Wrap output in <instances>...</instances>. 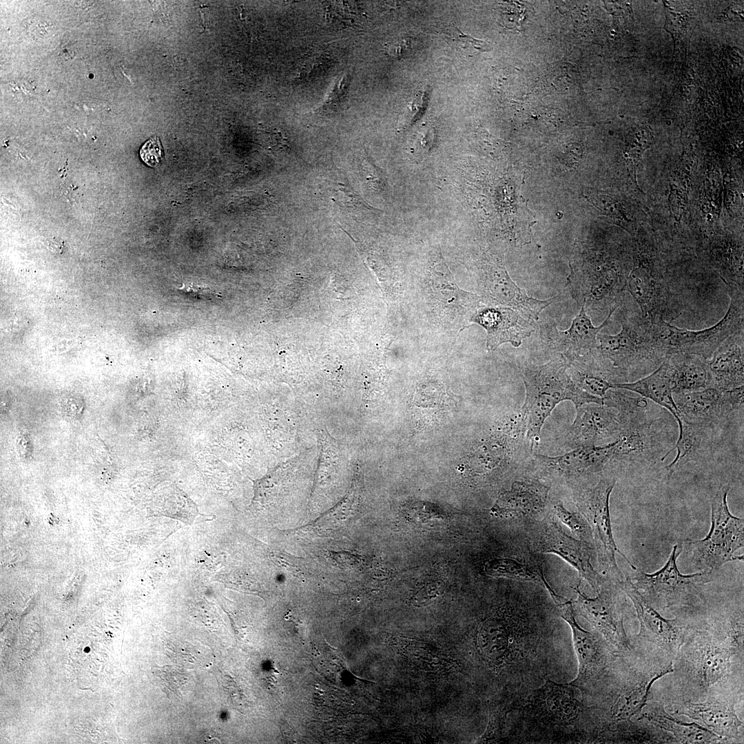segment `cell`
Returning <instances> with one entry per match:
<instances>
[{"instance_id": "obj_1", "label": "cell", "mask_w": 744, "mask_h": 744, "mask_svg": "<svg viewBox=\"0 0 744 744\" xmlns=\"http://www.w3.org/2000/svg\"><path fill=\"white\" fill-rule=\"evenodd\" d=\"M510 736L519 743H592L590 707L570 682L546 680L515 703Z\"/></svg>"}, {"instance_id": "obj_2", "label": "cell", "mask_w": 744, "mask_h": 744, "mask_svg": "<svg viewBox=\"0 0 744 744\" xmlns=\"http://www.w3.org/2000/svg\"><path fill=\"white\" fill-rule=\"evenodd\" d=\"M569 363L561 353L541 365L527 364L521 371L526 397L521 414L526 422V440L532 448L541 434L546 420L564 400L575 407L586 404H604L603 398L579 388L568 372Z\"/></svg>"}, {"instance_id": "obj_3", "label": "cell", "mask_w": 744, "mask_h": 744, "mask_svg": "<svg viewBox=\"0 0 744 744\" xmlns=\"http://www.w3.org/2000/svg\"><path fill=\"white\" fill-rule=\"evenodd\" d=\"M560 617L570 628L574 652L578 664L575 677L570 682L580 692L588 705H593L622 680L626 672L617 654L596 632L579 626L571 601L561 597L554 603Z\"/></svg>"}, {"instance_id": "obj_4", "label": "cell", "mask_w": 744, "mask_h": 744, "mask_svg": "<svg viewBox=\"0 0 744 744\" xmlns=\"http://www.w3.org/2000/svg\"><path fill=\"white\" fill-rule=\"evenodd\" d=\"M604 404L617 409L622 422V431L615 440L610 463L623 465L654 462L664 451V443L659 424L648 417L647 401L610 389Z\"/></svg>"}, {"instance_id": "obj_5", "label": "cell", "mask_w": 744, "mask_h": 744, "mask_svg": "<svg viewBox=\"0 0 744 744\" xmlns=\"http://www.w3.org/2000/svg\"><path fill=\"white\" fill-rule=\"evenodd\" d=\"M731 302L723 318L711 327L691 331L679 328L663 316L649 321L654 338L665 358L677 353L700 355L705 359L728 337L743 331V289L729 288Z\"/></svg>"}, {"instance_id": "obj_6", "label": "cell", "mask_w": 744, "mask_h": 744, "mask_svg": "<svg viewBox=\"0 0 744 744\" xmlns=\"http://www.w3.org/2000/svg\"><path fill=\"white\" fill-rule=\"evenodd\" d=\"M621 322V330L617 334H598L592 353L610 363L611 373L625 377L659 366L665 357L655 341L650 322L641 316L637 319L623 318Z\"/></svg>"}, {"instance_id": "obj_7", "label": "cell", "mask_w": 744, "mask_h": 744, "mask_svg": "<svg viewBox=\"0 0 744 744\" xmlns=\"http://www.w3.org/2000/svg\"><path fill=\"white\" fill-rule=\"evenodd\" d=\"M682 550L681 543L674 545L665 564L654 573H646L639 568L634 570V582H632L657 610L696 608L705 601L703 588L712 581L715 572L701 570L692 575L681 574L676 559Z\"/></svg>"}, {"instance_id": "obj_8", "label": "cell", "mask_w": 744, "mask_h": 744, "mask_svg": "<svg viewBox=\"0 0 744 744\" xmlns=\"http://www.w3.org/2000/svg\"><path fill=\"white\" fill-rule=\"evenodd\" d=\"M730 488L723 487L711 502V528L699 540L685 539L684 546L692 563L701 570L716 571L723 564L743 560L734 553L744 545V520L731 514L727 505Z\"/></svg>"}, {"instance_id": "obj_9", "label": "cell", "mask_w": 744, "mask_h": 744, "mask_svg": "<svg viewBox=\"0 0 744 744\" xmlns=\"http://www.w3.org/2000/svg\"><path fill=\"white\" fill-rule=\"evenodd\" d=\"M614 478L602 477L597 484L582 490L576 499L580 514L588 524L600 563L615 582L624 579L616 561L620 554L633 570L636 567L615 544L610 513V497L614 487Z\"/></svg>"}, {"instance_id": "obj_10", "label": "cell", "mask_w": 744, "mask_h": 744, "mask_svg": "<svg viewBox=\"0 0 744 744\" xmlns=\"http://www.w3.org/2000/svg\"><path fill=\"white\" fill-rule=\"evenodd\" d=\"M606 582L594 598L583 593L579 585L574 588L577 595L572 602L575 612L583 617L619 655L625 657L632 650L624 626L623 601L618 583L606 586Z\"/></svg>"}, {"instance_id": "obj_11", "label": "cell", "mask_w": 744, "mask_h": 744, "mask_svg": "<svg viewBox=\"0 0 744 744\" xmlns=\"http://www.w3.org/2000/svg\"><path fill=\"white\" fill-rule=\"evenodd\" d=\"M692 635L679 650L683 669L698 687L706 690L729 674L733 657L743 649L728 639L720 640L702 632Z\"/></svg>"}, {"instance_id": "obj_12", "label": "cell", "mask_w": 744, "mask_h": 744, "mask_svg": "<svg viewBox=\"0 0 744 744\" xmlns=\"http://www.w3.org/2000/svg\"><path fill=\"white\" fill-rule=\"evenodd\" d=\"M622 591L630 599L639 621L638 637L676 657L690 634V628L678 619L662 617L639 592L630 577L618 582Z\"/></svg>"}, {"instance_id": "obj_13", "label": "cell", "mask_w": 744, "mask_h": 744, "mask_svg": "<svg viewBox=\"0 0 744 744\" xmlns=\"http://www.w3.org/2000/svg\"><path fill=\"white\" fill-rule=\"evenodd\" d=\"M679 417L689 422L725 424L737 413H743L744 387L703 390L673 395Z\"/></svg>"}, {"instance_id": "obj_14", "label": "cell", "mask_w": 744, "mask_h": 744, "mask_svg": "<svg viewBox=\"0 0 744 744\" xmlns=\"http://www.w3.org/2000/svg\"><path fill=\"white\" fill-rule=\"evenodd\" d=\"M617 306H612L606 320L598 327L592 323L583 301L579 313L570 328L560 331L555 324L540 325L541 337L545 345L552 352L562 354L568 363L585 355H591L597 346V335L609 324Z\"/></svg>"}, {"instance_id": "obj_15", "label": "cell", "mask_w": 744, "mask_h": 744, "mask_svg": "<svg viewBox=\"0 0 744 744\" xmlns=\"http://www.w3.org/2000/svg\"><path fill=\"white\" fill-rule=\"evenodd\" d=\"M535 546L537 551L555 554L567 561L595 591L606 582L592 565L590 543L569 536L555 521L541 524L536 534Z\"/></svg>"}, {"instance_id": "obj_16", "label": "cell", "mask_w": 744, "mask_h": 744, "mask_svg": "<svg viewBox=\"0 0 744 744\" xmlns=\"http://www.w3.org/2000/svg\"><path fill=\"white\" fill-rule=\"evenodd\" d=\"M482 269L486 296L517 311L528 320H537L540 313L557 298V296L547 300L528 296L512 280L506 269L495 261L485 260Z\"/></svg>"}, {"instance_id": "obj_17", "label": "cell", "mask_w": 744, "mask_h": 744, "mask_svg": "<svg viewBox=\"0 0 744 744\" xmlns=\"http://www.w3.org/2000/svg\"><path fill=\"white\" fill-rule=\"evenodd\" d=\"M576 408V416L569 434L576 448L606 444L615 441L622 431L620 414L617 409L606 404H586Z\"/></svg>"}, {"instance_id": "obj_18", "label": "cell", "mask_w": 744, "mask_h": 744, "mask_svg": "<svg viewBox=\"0 0 744 744\" xmlns=\"http://www.w3.org/2000/svg\"><path fill=\"white\" fill-rule=\"evenodd\" d=\"M735 703L723 696H710L702 702L683 701L675 703L672 710L688 716L721 737H736L743 725L738 717Z\"/></svg>"}, {"instance_id": "obj_19", "label": "cell", "mask_w": 744, "mask_h": 744, "mask_svg": "<svg viewBox=\"0 0 744 744\" xmlns=\"http://www.w3.org/2000/svg\"><path fill=\"white\" fill-rule=\"evenodd\" d=\"M473 321L486 330V347L489 351L504 343H510L518 347L533 331L528 320L509 307L481 309L474 316Z\"/></svg>"}, {"instance_id": "obj_20", "label": "cell", "mask_w": 744, "mask_h": 744, "mask_svg": "<svg viewBox=\"0 0 744 744\" xmlns=\"http://www.w3.org/2000/svg\"><path fill=\"white\" fill-rule=\"evenodd\" d=\"M709 387L731 390L744 384L743 331L728 337L706 360Z\"/></svg>"}, {"instance_id": "obj_21", "label": "cell", "mask_w": 744, "mask_h": 744, "mask_svg": "<svg viewBox=\"0 0 744 744\" xmlns=\"http://www.w3.org/2000/svg\"><path fill=\"white\" fill-rule=\"evenodd\" d=\"M548 491L547 486L537 481H515L499 495L491 514L501 518L537 515L546 507Z\"/></svg>"}, {"instance_id": "obj_22", "label": "cell", "mask_w": 744, "mask_h": 744, "mask_svg": "<svg viewBox=\"0 0 744 744\" xmlns=\"http://www.w3.org/2000/svg\"><path fill=\"white\" fill-rule=\"evenodd\" d=\"M614 443L579 446L552 457L537 454L535 457L544 468L566 476L592 474L601 471L610 463Z\"/></svg>"}, {"instance_id": "obj_23", "label": "cell", "mask_w": 744, "mask_h": 744, "mask_svg": "<svg viewBox=\"0 0 744 744\" xmlns=\"http://www.w3.org/2000/svg\"><path fill=\"white\" fill-rule=\"evenodd\" d=\"M679 437L668 452L676 449V455L665 468L668 477L690 462H696L709 454L712 447V433L716 426L707 423L689 422L681 419L678 423Z\"/></svg>"}, {"instance_id": "obj_24", "label": "cell", "mask_w": 744, "mask_h": 744, "mask_svg": "<svg viewBox=\"0 0 744 744\" xmlns=\"http://www.w3.org/2000/svg\"><path fill=\"white\" fill-rule=\"evenodd\" d=\"M615 389H624L638 393L666 409L680 422L681 418L675 404L671 385L670 369L665 358L650 374L634 382L613 383Z\"/></svg>"}, {"instance_id": "obj_25", "label": "cell", "mask_w": 744, "mask_h": 744, "mask_svg": "<svg viewBox=\"0 0 744 744\" xmlns=\"http://www.w3.org/2000/svg\"><path fill=\"white\" fill-rule=\"evenodd\" d=\"M666 359L670 369L673 395L697 391L709 387L710 375L707 359L686 353H674Z\"/></svg>"}, {"instance_id": "obj_26", "label": "cell", "mask_w": 744, "mask_h": 744, "mask_svg": "<svg viewBox=\"0 0 744 744\" xmlns=\"http://www.w3.org/2000/svg\"><path fill=\"white\" fill-rule=\"evenodd\" d=\"M485 569L492 576L537 583L548 591L550 597L557 595L545 577L541 561L535 556L494 559L486 564Z\"/></svg>"}, {"instance_id": "obj_27", "label": "cell", "mask_w": 744, "mask_h": 744, "mask_svg": "<svg viewBox=\"0 0 744 744\" xmlns=\"http://www.w3.org/2000/svg\"><path fill=\"white\" fill-rule=\"evenodd\" d=\"M642 717L671 733L681 743H713L722 739L696 722L685 723L674 719L661 705L650 708Z\"/></svg>"}, {"instance_id": "obj_28", "label": "cell", "mask_w": 744, "mask_h": 744, "mask_svg": "<svg viewBox=\"0 0 744 744\" xmlns=\"http://www.w3.org/2000/svg\"><path fill=\"white\" fill-rule=\"evenodd\" d=\"M553 513L559 520L570 528L571 531L581 540L590 543L593 540L591 529L586 520L581 514L574 513L567 510L561 502H557L553 506Z\"/></svg>"}, {"instance_id": "obj_29", "label": "cell", "mask_w": 744, "mask_h": 744, "mask_svg": "<svg viewBox=\"0 0 744 744\" xmlns=\"http://www.w3.org/2000/svg\"><path fill=\"white\" fill-rule=\"evenodd\" d=\"M140 156L148 166L156 167L163 158V149L157 136L148 139L140 149Z\"/></svg>"}, {"instance_id": "obj_30", "label": "cell", "mask_w": 744, "mask_h": 744, "mask_svg": "<svg viewBox=\"0 0 744 744\" xmlns=\"http://www.w3.org/2000/svg\"><path fill=\"white\" fill-rule=\"evenodd\" d=\"M449 30L448 34L451 36V39L464 50L478 52H486L490 50V46L486 42L465 34L457 27H453Z\"/></svg>"}, {"instance_id": "obj_31", "label": "cell", "mask_w": 744, "mask_h": 744, "mask_svg": "<svg viewBox=\"0 0 744 744\" xmlns=\"http://www.w3.org/2000/svg\"><path fill=\"white\" fill-rule=\"evenodd\" d=\"M428 93V90L420 92L409 105L405 113L404 120V126L405 127L416 121L423 114L427 105Z\"/></svg>"}, {"instance_id": "obj_32", "label": "cell", "mask_w": 744, "mask_h": 744, "mask_svg": "<svg viewBox=\"0 0 744 744\" xmlns=\"http://www.w3.org/2000/svg\"><path fill=\"white\" fill-rule=\"evenodd\" d=\"M178 290L185 296L201 300H214L222 297L214 289L198 285H182Z\"/></svg>"}, {"instance_id": "obj_33", "label": "cell", "mask_w": 744, "mask_h": 744, "mask_svg": "<svg viewBox=\"0 0 744 744\" xmlns=\"http://www.w3.org/2000/svg\"><path fill=\"white\" fill-rule=\"evenodd\" d=\"M411 39L409 38H402L393 43H390L386 45L387 51L389 54L395 57H402L407 55L411 50L412 45L411 44Z\"/></svg>"}, {"instance_id": "obj_34", "label": "cell", "mask_w": 744, "mask_h": 744, "mask_svg": "<svg viewBox=\"0 0 744 744\" xmlns=\"http://www.w3.org/2000/svg\"><path fill=\"white\" fill-rule=\"evenodd\" d=\"M434 141V131L431 127H426L417 138L416 145L419 153L424 154L431 150Z\"/></svg>"}]
</instances>
